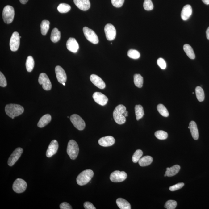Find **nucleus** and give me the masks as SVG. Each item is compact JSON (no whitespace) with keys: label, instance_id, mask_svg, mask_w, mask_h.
I'll list each match as a JSON object with an SVG mask.
<instances>
[{"label":"nucleus","instance_id":"f257e3e1","mask_svg":"<svg viewBox=\"0 0 209 209\" xmlns=\"http://www.w3.org/2000/svg\"><path fill=\"white\" fill-rule=\"evenodd\" d=\"M5 112L8 116L12 119L18 116L23 113L24 108L22 106L16 104H9L5 107Z\"/></svg>","mask_w":209,"mask_h":209},{"label":"nucleus","instance_id":"f03ea898","mask_svg":"<svg viewBox=\"0 0 209 209\" xmlns=\"http://www.w3.org/2000/svg\"><path fill=\"white\" fill-rule=\"evenodd\" d=\"M126 111V108L123 105L120 104L117 106L113 112V117L114 120L117 124H123L126 122V117L123 113Z\"/></svg>","mask_w":209,"mask_h":209},{"label":"nucleus","instance_id":"7ed1b4c3","mask_svg":"<svg viewBox=\"0 0 209 209\" xmlns=\"http://www.w3.org/2000/svg\"><path fill=\"white\" fill-rule=\"evenodd\" d=\"M94 175V172L92 170H84L78 175L76 178V182L79 185L83 186L86 185L92 179Z\"/></svg>","mask_w":209,"mask_h":209},{"label":"nucleus","instance_id":"20e7f679","mask_svg":"<svg viewBox=\"0 0 209 209\" xmlns=\"http://www.w3.org/2000/svg\"><path fill=\"white\" fill-rule=\"evenodd\" d=\"M79 148L77 143L74 140H70L68 143L67 152L72 160H75L78 155Z\"/></svg>","mask_w":209,"mask_h":209},{"label":"nucleus","instance_id":"39448f33","mask_svg":"<svg viewBox=\"0 0 209 209\" xmlns=\"http://www.w3.org/2000/svg\"><path fill=\"white\" fill-rule=\"evenodd\" d=\"M14 16L15 10L13 7L7 5L4 7L2 12V18L6 23H11L13 21Z\"/></svg>","mask_w":209,"mask_h":209},{"label":"nucleus","instance_id":"423d86ee","mask_svg":"<svg viewBox=\"0 0 209 209\" xmlns=\"http://www.w3.org/2000/svg\"><path fill=\"white\" fill-rule=\"evenodd\" d=\"M70 120L76 129L80 131L85 129L86 124L81 117L77 114H73L70 117Z\"/></svg>","mask_w":209,"mask_h":209},{"label":"nucleus","instance_id":"0eeeda50","mask_svg":"<svg viewBox=\"0 0 209 209\" xmlns=\"http://www.w3.org/2000/svg\"><path fill=\"white\" fill-rule=\"evenodd\" d=\"M27 187V184L26 181L21 178H18L14 182L13 189L15 193H21L25 191Z\"/></svg>","mask_w":209,"mask_h":209},{"label":"nucleus","instance_id":"6e6552de","mask_svg":"<svg viewBox=\"0 0 209 209\" xmlns=\"http://www.w3.org/2000/svg\"><path fill=\"white\" fill-rule=\"evenodd\" d=\"M83 31L85 37L89 42L95 44L98 43L99 42L98 37L92 30L88 27H85L83 28Z\"/></svg>","mask_w":209,"mask_h":209},{"label":"nucleus","instance_id":"1a4fd4ad","mask_svg":"<svg viewBox=\"0 0 209 209\" xmlns=\"http://www.w3.org/2000/svg\"><path fill=\"white\" fill-rule=\"evenodd\" d=\"M127 178V174L124 171L116 170L111 174L110 178L114 182H120L124 181Z\"/></svg>","mask_w":209,"mask_h":209},{"label":"nucleus","instance_id":"9d476101","mask_svg":"<svg viewBox=\"0 0 209 209\" xmlns=\"http://www.w3.org/2000/svg\"><path fill=\"white\" fill-rule=\"evenodd\" d=\"M39 82L40 84L42 85V88L45 90L49 91L51 89V82L45 73H42L40 74Z\"/></svg>","mask_w":209,"mask_h":209},{"label":"nucleus","instance_id":"9b49d317","mask_svg":"<svg viewBox=\"0 0 209 209\" xmlns=\"http://www.w3.org/2000/svg\"><path fill=\"white\" fill-rule=\"evenodd\" d=\"M19 35L18 32H14L12 34L10 40V49L12 51L15 52L18 50L20 45Z\"/></svg>","mask_w":209,"mask_h":209},{"label":"nucleus","instance_id":"f8f14e48","mask_svg":"<svg viewBox=\"0 0 209 209\" xmlns=\"http://www.w3.org/2000/svg\"><path fill=\"white\" fill-rule=\"evenodd\" d=\"M23 152V150L22 148L19 147L17 148L14 151L9 158L8 161H7V164H8V165L10 167H12V166L14 165L15 163L20 157Z\"/></svg>","mask_w":209,"mask_h":209},{"label":"nucleus","instance_id":"ddd939ff","mask_svg":"<svg viewBox=\"0 0 209 209\" xmlns=\"http://www.w3.org/2000/svg\"><path fill=\"white\" fill-rule=\"evenodd\" d=\"M105 32L106 33L107 39L109 41L114 40L116 35V31L115 27L112 24H107L105 26Z\"/></svg>","mask_w":209,"mask_h":209},{"label":"nucleus","instance_id":"4468645a","mask_svg":"<svg viewBox=\"0 0 209 209\" xmlns=\"http://www.w3.org/2000/svg\"><path fill=\"white\" fill-rule=\"evenodd\" d=\"M94 101L99 105L104 106L107 103L108 98L104 94L100 92H96L93 95Z\"/></svg>","mask_w":209,"mask_h":209},{"label":"nucleus","instance_id":"2eb2a0df","mask_svg":"<svg viewBox=\"0 0 209 209\" xmlns=\"http://www.w3.org/2000/svg\"><path fill=\"white\" fill-rule=\"evenodd\" d=\"M55 72L58 81L62 84L67 81V75L65 70L61 67L57 65L55 68Z\"/></svg>","mask_w":209,"mask_h":209},{"label":"nucleus","instance_id":"dca6fc26","mask_svg":"<svg viewBox=\"0 0 209 209\" xmlns=\"http://www.w3.org/2000/svg\"><path fill=\"white\" fill-rule=\"evenodd\" d=\"M59 148V144L57 140H53L50 143L46 152V155L47 157H51L55 155Z\"/></svg>","mask_w":209,"mask_h":209},{"label":"nucleus","instance_id":"f3484780","mask_svg":"<svg viewBox=\"0 0 209 209\" xmlns=\"http://www.w3.org/2000/svg\"><path fill=\"white\" fill-rule=\"evenodd\" d=\"M66 47L69 51L73 53H76L79 48V45L76 40L73 38H70L67 41Z\"/></svg>","mask_w":209,"mask_h":209},{"label":"nucleus","instance_id":"a211bd4d","mask_svg":"<svg viewBox=\"0 0 209 209\" xmlns=\"http://www.w3.org/2000/svg\"><path fill=\"white\" fill-rule=\"evenodd\" d=\"M90 80L92 83L100 89H103L106 87L105 82L98 76L95 74H92L90 77Z\"/></svg>","mask_w":209,"mask_h":209},{"label":"nucleus","instance_id":"6ab92c4d","mask_svg":"<svg viewBox=\"0 0 209 209\" xmlns=\"http://www.w3.org/2000/svg\"><path fill=\"white\" fill-rule=\"evenodd\" d=\"M115 142V139L112 136H107L101 138L98 140L99 144L104 147L112 146Z\"/></svg>","mask_w":209,"mask_h":209},{"label":"nucleus","instance_id":"aec40b11","mask_svg":"<svg viewBox=\"0 0 209 209\" xmlns=\"http://www.w3.org/2000/svg\"><path fill=\"white\" fill-rule=\"evenodd\" d=\"M74 3L80 10L86 11L90 7L89 0H74Z\"/></svg>","mask_w":209,"mask_h":209},{"label":"nucleus","instance_id":"412c9836","mask_svg":"<svg viewBox=\"0 0 209 209\" xmlns=\"http://www.w3.org/2000/svg\"><path fill=\"white\" fill-rule=\"evenodd\" d=\"M192 14V8L191 6L187 4L184 6L182 10L181 17L184 21L187 20L191 16Z\"/></svg>","mask_w":209,"mask_h":209},{"label":"nucleus","instance_id":"4be33fe9","mask_svg":"<svg viewBox=\"0 0 209 209\" xmlns=\"http://www.w3.org/2000/svg\"><path fill=\"white\" fill-rule=\"evenodd\" d=\"M190 129L192 137L195 140H198L199 138V133L197 126L194 121H191L190 123Z\"/></svg>","mask_w":209,"mask_h":209},{"label":"nucleus","instance_id":"5701e85b","mask_svg":"<svg viewBox=\"0 0 209 209\" xmlns=\"http://www.w3.org/2000/svg\"><path fill=\"white\" fill-rule=\"evenodd\" d=\"M52 117L49 114L43 116L38 123V126L40 128H43L47 126L51 121Z\"/></svg>","mask_w":209,"mask_h":209},{"label":"nucleus","instance_id":"b1692460","mask_svg":"<svg viewBox=\"0 0 209 209\" xmlns=\"http://www.w3.org/2000/svg\"><path fill=\"white\" fill-rule=\"evenodd\" d=\"M181 167L179 165H174L170 168H167L166 169L165 173L167 177H172L174 176L179 172Z\"/></svg>","mask_w":209,"mask_h":209},{"label":"nucleus","instance_id":"393cba45","mask_svg":"<svg viewBox=\"0 0 209 209\" xmlns=\"http://www.w3.org/2000/svg\"><path fill=\"white\" fill-rule=\"evenodd\" d=\"M116 203L120 209H131V206L128 201L123 198H119L117 199Z\"/></svg>","mask_w":209,"mask_h":209},{"label":"nucleus","instance_id":"a878e982","mask_svg":"<svg viewBox=\"0 0 209 209\" xmlns=\"http://www.w3.org/2000/svg\"><path fill=\"white\" fill-rule=\"evenodd\" d=\"M153 159L152 157L149 156H146L140 158L138 161L139 164L141 167H146L152 164Z\"/></svg>","mask_w":209,"mask_h":209},{"label":"nucleus","instance_id":"bb28decb","mask_svg":"<svg viewBox=\"0 0 209 209\" xmlns=\"http://www.w3.org/2000/svg\"><path fill=\"white\" fill-rule=\"evenodd\" d=\"M61 32L57 28H54L52 30L50 39L54 43H56L60 40Z\"/></svg>","mask_w":209,"mask_h":209},{"label":"nucleus","instance_id":"cd10ccee","mask_svg":"<svg viewBox=\"0 0 209 209\" xmlns=\"http://www.w3.org/2000/svg\"><path fill=\"white\" fill-rule=\"evenodd\" d=\"M183 49L184 52L188 57L191 59L195 58V55L192 47L189 44H186L184 45Z\"/></svg>","mask_w":209,"mask_h":209},{"label":"nucleus","instance_id":"c85d7f7f","mask_svg":"<svg viewBox=\"0 0 209 209\" xmlns=\"http://www.w3.org/2000/svg\"><path fill=\"white\" fill-rule=\"evenodd\" d=\"M35 65L34 59L31 56H29L26 61V67L27 71L31 72L33 69Z\"/></svg>","mask_w":209,"mask_h":209},{"label":"nucleus","instance_id":"c756f323","mask_svg":"<svg viewBox=\"0 0 209 209\" xmlns=\"http://www.w3.org/2000/svg\"><path fill=\"white\" fill-rule=\"evenodd\" d=\"M135 112L137 120H139L142 118L144 115V109L141 105H138L135 106Z\"/></svg>","mask_w":209,"mask_h":209},{"label":"nucleus","instance_id":"7c9ffc66","mask_svg":"<svg viewBox=\"0 0 209 209\" xmlns=\"http://www.w3.org/2000/svg\"><path fill=\"white\" fill-rule=\"evenodd\" d=\"M50 22L47 20H44L41 23V31L43 36H45L49 29Z\"/></svg>","mask_w":209,"mask_h":209},{"label":"nucleus","instance_id":"2f4dec72","mask_svg":"<svg viewBox=\"0 0 209 209\" xmlns=\"http://www.w3.org/2000/svg\"><path fill=\"white\" fill-rule=\"evenodd\" d=\"M197 98L199 102H203L204 100L205 96L203 90L200 86H197L195 89Z\"/></svg>","mask_w":209,"mask_h":209},{"label":"nucleus","instance_id":"473e14b6","mask_svg":"<svg viewBox=\"0 0 209 209\" xmlns=\"http://www.w3.org/2000/svg\"><path fill=\"white\" fill-rule=\"evenodd\" d=\"M134 82L136 86L137 87H142L143 83V78L141 75L135 74L134 76Z\"/></svg>","mask_w":209,"mask_h":209},{"label":"nucleus","instance_id":"72a5a7b5","mask_svg":"<svg viewBox=\"0 0 209 209\" xmlns=\"http://www.w3.org/2000/svg\"><path fill=\"white\" fill-rule=\"evenodd\" d=\"M71 7L68 4L62 3L59 4L57 7V10L61 13H68L71 10Z\"/></svg>","mask_w":209,"mask_h":209},{"label":"nucleus","instance_id":"f704fd0d","mask_svg":"<svg viewBox=\"0 0 209 209\" xmlns=\"http://www.w3.org/2000/svg\"><path fill=\"white\" fill-rule=\"evenodd\" d=\"M157 109L159 112V113L163 116L165 117H168L169 115V113L165 106L161 104H159L157 106Z\"/></svg>","mask_w":209,"mask_h":209},{"label":"nucleus","instance_id":"c9c22d12","mask_svg":"<svg viewBox=\"0 0 209 209\" xmlns=\"http://www.w3.org/2000/svg\"><path fill=\"white\" fill-rule=\"evenodd\" d=\"M128 57L132 59H136L139 58L140 56L139 52L137 50L134 49H130L127 52Z\"/></svg>","mask_w":209,"mask_h":209},{"label":"nucleus","instance_id":"e433bc0d","mask_svg":"<svg viewBox=\"0 0 209 209\" xmlns=\"http://www.w3.org/2000/svg\"><path fill=\"white\" fill-rule=\"evenodd\" d=\"M143 153L141 149H138L134 153L132 157V161L134 163L138 162L141 157L142 156Z\"/></svg>","mask_w":209,"mask_h":209},{"label":"nucleus","instance_id":"4c0bfd02","mask_svg":"<svg viewBox=\"0 0 209 209\" xmlns=\"http://www.w3.org/2000/svg\"><path fill=\"white\" fill-rule=\"evenodd\" d=\"M155 136L158 139L164 140L168 138V134L167 132L163 131H158L155 133Z\"/></svg>","mask_w":209,"mask_h":209},{"label":"nucleus","instance_id":"58836bf2","mask_svg":"<svg viewBox=\"0 0 209 209\" xmlns=\"http://www.w3.org/2000/svg\"><path fill=\"white\" fill-rule=\"evenodd\" d=\"M177 203L176 201L170 200L167 201L165 205V207L167 209H174L176 208Z\"/></svg>","mask_w":209,"mask_h":209},{"label":"nucleus","instance_id":"ea45409f","mask_svg":"<svg viewBox=\"0 0 209 209\" xmlns=\"http://www.w3.org/2000/svg\"><path fill=\"white\" fill-rule=\"evenodd\" d=\"M143 7L145 10H151L153 9V5L151 0H145Z\"/></svg>","mask_w":209,"mask_h":209},{"label":"nucleus","instance_id":"a19ab883","mask_svg":"<svg viewBox=\"0 0 209 209\" xmlns=\"http://www.w3.org/2000/svg\"><path fill=\"white\" fill-rule=\"evenodd\" d=\"M124 2V0H111L113 6L117 8L122 7Z\"/></svg>","mask_w":209,"mask_h":209},{"label":"nucleus","instance_id":"79ce46f5","mask_svg":"<svg viewBox=\"0 0 209 209\" xmlns=\"http://www.w3.org/2000/svg\"><path fill=\"white\" fill-rule=\"evenodd\" d=\"M7 83L6 79L5 76L2 72H0V86L2 87H5L7 86Z\"/></svg>","mask_w":209,"mask_h":209},{"label":"nucleus","instance_id":"37998d69","mask_svg":"<svg viewBox=\"0 0 209 209\" xmlns=\"http://www.w3.org/2000/svg\"><path fill=\"white\" fill-rule=\"evenodd\" d=\"M184 183H178L175 185L171 186L169 187V190L171 191H174L182 188L184 186Z\"/></svg>","mask_w":209,"mask_h":209},{"label":"nucleus","instance_id":"c03bdc74","mask_svg":"<svg viewBox=\"0 0 209 209\" xmlns=\"http://www.w3.org/2000/svg\"><path fill=\"white\" fill-rule=\"evenodd\" d=\"M157 63L158 66L160 67V68L162 69H165L166 67H167V65H166V62L163 58H160L157 61Z\"/></svg>","mask_w":209,"mask_h":209},{"label":"nucleus","instance_id":"a18cd8bd","mask_svg":"<svg viewBox=\"0 0 209 209\" xmlns=\"http://www.w3.org/2000/svg\"><path fill=\"white\" fill-rule=\"evenodd\" d=\"M61 209H73L71 205L67 202L62 203L60 205Z\"/></svg>","mask_w":209,"mask_h":209},{"label":"nucleus","instance_id":"49530a36","mask_svg":"<svg viewBox=\"0 0 209 209\" xmlns=\"http://www.w3.org/2000/svg\"><path fill=\"white\" fill-rule=\"evenodd\" d=\"M84 207L86 209H96V208L92 203L90 202H85L84 203Z\"/></svg>","mask_w":209,"mask_h":209},{"label":"nucleus","instance_id":"de8ad7c7","mask_svg":"<svg viewBox=\"0 0 209 209\" xmlns=\"http://www.w3.org/2000/svg\"><path fill=\"white\" fill-rule=\"evenodd\" d=\"M206 35H207V39L209 40V27L207 28V31H206Z\"/></svg>","mask_w":209,"mask_h":209},{"label":"nucleus","instance_id":"09e8293b","mask_svg":"<svg viewBox=\"0 0 209 209\" xmlns=\"http://www.w3.org/2000/svg\"><path fill=\"white\" fill-rule=\"evenodd\" d=\"M28 0H19L20 2L22 4H25L28 2Z\"/></svg>","mask_w":209,"mask_h":209},{"label":"nucleus","instance_id":"8fccbe9b","mask_svg":"<svg viewBox=\"0 0 209 209\" xmlns=\"http://www.w3.org/2000/svg\"><path fill=\"white\" fill-rule=\"evenodd\" d=\"M203 2L207 5H209V0H202Z\"/></svg>","mask_w":209,"mask_h":209},{"label":"nucleus","instance_id":"3c124183","mask_svg":"<svg viewBox=\"0 0 209 209\" xmlns=\"http://www.w3.org/2000/svg\"><path fill=\"white\" fill-rule=\"evenodd\" d=\"M128 112L127 111H125V112L123 113V115L125 117H127L128 116Z\"/></svg>","mask_w":209,"mask_h":209},{"label":"nucleus","instance_id":"603ef678","mask_svg":"<svg viewBox=\"0 0 209 209\" xmlns=\"http://www.w3.org/2000/svg\"><path fill=\"white\" fill-rule=\"evenodd\" d=\"M62 85H64V86H65V83H62Z\"/></svg>","mask_w":209,"mask_h":209},{"label":"nucleus","instance_id":"864d4df0","mask_svg":"<svg viewBox=\"0 0 209 209\" xmlns=\"http://www.w3.org/2000/svg\"><path fill=\"white\" fill-rule=\"evenodd\" d=\"M164 176H165V177L167 176V175H166V174H165Z\"/></svg>","mask_w":209,"mask_h":209}]
</instances>
